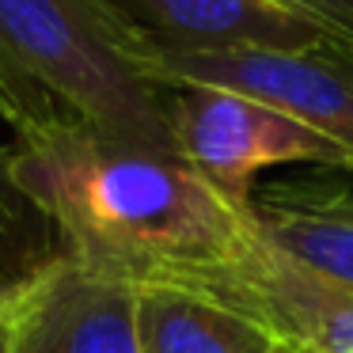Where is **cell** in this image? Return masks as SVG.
<instances>
[{
  "mask_svg": "<svg viewBox=\"0 0 353 353\" xmlns=\"http://www.w3.org/2000/svg\"><path fill=\"white\" fill-rule=\"evenodd\" d=\"M16 175L57 221L72 262L133 289L186 285L254 236V205L216 190L190 160L61 125L12 141Z\"/></svg>",
  "mask_w": 353,
  "mask_h": 353,
  "instance_id": "1",
  "label": "cell"
},
{
  "mask_svg": "<svg viewBox=\"0 0 353 353\" xmlns=\"http://www.w3.org/2000/svg\"><path fill=\"white\" fill-rule=\"evenodd\" d=\"M148 54L107 0H0V118L16 141L88 125L179 152L171 88L145 72Z\"/></svg>",
  "mask_w": 353,
  "mask_h": 353,
  "instance_id": "2",
  "label": "cell"
},
{
  "mask_svg": "<svg viewBox=\"0 0 353 353\" xmlns=\"http://www.w3.org/2000/svg\"><path fill=\"white\" fill-rule=\"evenodd\" d=\"M171 133L216 190L254 205V179L270 168H353V156L292 114L224 88H171Z\"/></svg>",
  "mask_w": 353,
  "mask_h": 353,
  "instance_id": "3",
  "label": "cell"
},
{
  "mask_svg": "<svg viewBox=\"0 0 353 353\" xmlns=\"http://www.w3.org/2000/svg\"><path fill=\"white\" fill-rule=\"evenodd\" d=\"M145 72L160 88H224L292 114L353 156V42L312 50H221L160 54Z\"/></svg>",
  "mask_w": 353,
  "mask_h": 353,
  "instance_id": "4",
  "label": "cell"
},
{
  "mask_svg": "<svg viewBox=\"0 0 353 353\" xmlns=\"http://www.w3.org/2000/svg\"><path fill=\"white\" fill-rule=\"evenodd\" d=\"M186 285L251 307L304 353H353V289L292 259L262 228L232 259Z\"/></svg>",
  "mask_w": 353,
  "mask_h": 353,
  "instance_id": "5",
  "label": "cell"
},
{
  "mask_svg": "<svg viewBox=\"0 0 353 353\" xmlns=\"http://www.w3.org/2000/svg\"><path fill=\"white\" fill-rule=\"evenodd\" d=\"M110 8L160 54H221V50H312L353 42L281 0H107Z\"/></svg>",
  "mask_w": 353,
  "mask_h": 353,
  "instance_id": "6",
  "label": "cell"
},
{
  "mask_svg": "<svg viewBox=\"0 0 353 353\" xmlns=\"http://www.w3.org/2000/svg\"><path fill=\"white\" fill-rule=\"evenodd\" d=\"M137 304L133 285L65 262L4 315L8 353H145Z\"/></svg>",
  "mask_w": 353,
  "mask_h": 353,
  "instance_id": "7",
  "label": "cell"
},
{
  "mask_svg": "<svg viewBox=\"0 0 353 353\" xmlns=\"http://www.w3.org/2000/svg\"><path fill=\"white\" fill-rule=\"evenodd\" d=\"M137 327L145 353H304L251 307L194 285L141 289Z\"/></svg>",
  "mask_w": 353,
  "mask_h": 353,
  "instance_id": "8",
  "label": "cell"
},
{
  "mask_svg": "<svg viewBox=\"0 0 353 353\" xmlns=\"http://www.w3.org/2000/svg\"><path fill=\"white\" fill-rule=\"evenodd\" d=\"M254 221L281 251L353 289V201L330 194L315 175H300L262 186Z\"/></svg>",
  "mask_w": 353,
  "mask_h": 353,
  "instance_id": "9",
  "label": "cell"
},
{
  "mask_svg": "<svg viewBox=\"0 0 353 353\" xmlns=\"http://www.w3.org/2000/svg\"><path fill=\"white\" fill-rule=\"evenodd\" d=\"M72 262L57 221L19 183L16 148L0 145V319Z\"/></svg>",
  "mask_w": 353,
  "mask_h": 353,
  "instance_id": "10",
  "label": "cell"
},
{
  "mask_svg": "<svg viewBox=\"0 0 353 353\" xmlns=\"http://www.w3.org/2000/svg\"><path fill=\"white\" fill-rule=\"evenodd\" d=\"M289 8H300L307 16L323 19V23L338 27V31L353 34V0H281Z\"/></svg>",
  "mask_w": 353,
  "mask_h": 353,
  "instance_id": "11",
  "label": "cell"
},
{
  "mask_svg": "<svg viewBox=\"0 0 353 353\" xmlns=\"http://www.w3.org/2000/svg\"><path fill=\"white\" fill-rule=\"evenodd\" d=\"M0 353H8V327H4V319H0Z\"/></svg>",
  "mask_w": 353,
  "mask_h": 353,
  "instance_id": "12",
  "label": "cell"
}]
</instances>
